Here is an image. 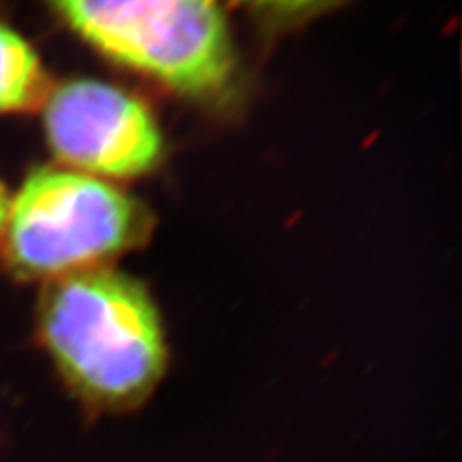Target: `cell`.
Returning <instances> with one entry per match:
<instances>
[{"mask_svg":"<svg viewBox=\"0 0 462 462\" xmlns=\"http://www.w3.org/2000/svg\"><path fill=\"white\" fill-rule=\"evenodd\" d=\"M8 207H10V200H8V193L5 189V185L0 183V231L5 227L6 222V216H8Z\"/></svg>","mask_w":462,"mask_h":462,"instance_id":"cell-7","label":"cell"},{"mask_svg":"<svg viewBox=\"0 0 462 462\" xmlns=\"http://www.w3.org/2000/svg\"><path fill=\"white\" fill-rule=\"evenodd\" d=\"M256 8L276 14H300L322 6L328 0H249Z\"/></svg>","mask_w":462,"mask_h":462,"instance_id":"cell-6","label":"cell"},{"mask_svg":"<svg viewBox=\"0 0 462 462\" xmlns=\"http://www.w3.org/2000/svg\"><path fill=\"white\" fill-rule=\"evenodd\" d=\"M45 132L60 162L87 176L135 178L162 154L149 108L114 85L74 79L47 97Z\"/></svg>","mask_w":462,"mask_h":462,"instance_id":"cell-4","label":"cell"},{"mask_svg":"<svg viewBox=\"0 0 462 462\" xmlns=\"http://www.w3.org/2000/svg\"><path fill=\"white\" fill-rule=\"evenodd\" d=\"M49 97V83L32 45L0 23V114L35 108Z\"/></svg>","mask_w":462,"mask_h":462,"instance_id":"cell-5","label":"cell"},{"mask_svg":"<svg viewBox=\"0 0 462 462\" xmlns=\"http://www.w3.org/2000/svg\"><path fill=\"white\" fill-rule=\"evenodd\" d=\"M64 22L112 60L185 97L216 98L236 76L218 0H49Z\"/></svg>","mask_w":462,"mask_h":462,"instance_id":"cell-2","label":"cell"},{"mask_svg":"<svg viewBox=\"0 0 462 462\" xmlns=\"http://www.w3.org/2000/svg\"><path fill=\"white\" fill-rule=\"evenodd\" d=\"M39 334L68 387L93 411L139 407L166 370L164 329L147 289L103 266L49 282Z\"/></svg>","mask_w":462,"mask_h":462,"instance_id":"cell-1","label":"cell"},{"mask_svg":"<svg viewBox=\"0 0 462 462\" xmlns=\"http://www.w3.org/2000/svg\"><path fill=\"white\" fill-rule=\"evenodd\" d=\"M3 229V254L14 273L54 280L134 247L147 231V216L103 180L41 168L10 202Z\"/></svg>","mask_w":462,"mask_h":462,"instance_id":"cell-3","label":"cell"}]
</instances>
